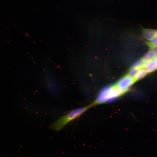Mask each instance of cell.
I'll use <instances>...</instances> for the list:
<instances>
[{
    "mask_svg": "<svg viewBox=\"0 0 157 157\" xmlns=\"http://www.w3.org/2000/svg\"><path fill=\"white\" fill-rule=\"evenodd\" d=\"M149 47L154 52L156 58H157V46H151Z\"/></svg>",
    "mask_w": 157,
    "mask_h": 157,
    "instance_id": "30bf717a",
    "label": "cell"
},
{
    "mask_svg": "<svg viewBox=\"0 0 157 157\" xmlns=\"http://www.w3.org/2000/svg\"><path fill=\"white\" fill-rule=\"evenodd\" d=\"M140 70L137 68H131L127 74L135 80V77Z\"/></svg>",
    "mask_w": 157,
    "mask_h": 157,
    "instance_id": "ba28073f",
    "label": "cell"
},
{
    "mask_svg": "<svg viewBox=\"0 0 157 157\" xmlns=\"http://www.w3.org/2000/svg\"><path fill=\"white\" fill-rule=\"evenodd\" d=\"M90 105L73 110L53 122L50 125V129L56 131H59L70 122L77 118L88 110Z\"/></svg>",
    "mask_w": 157,
    "mask_h": 157,
    "instance_id": "6da1fadb",
    "label": "cell"
},
{
    "mask_svg": "<svg viewBox=\"0 0 157 157\" xmlns=\"http://www.w3.org/2000/svg\"><path fill=\"white\" fill-rule=\"evenodd\" d=\"M142 32L144 37L149 41L157 35V30L143 28Z\"/></svg>",
    "mask_w": 157,
    "mask_h": 157,
    "instance_id": "3957f363",
    "label": "cell"
},
{
    "mask_svg": "<svg viewBox=\"0 0 157 157\" xmlns=\"http://www.w3.org/2000/svg\"><path fill=\"white\" fill-rule=\"evenodd\" d=\"M148 73L152 72L157 69V58L149 62L145 68Z\"/></svg>",
    "mask_w": 157,
    "mask_h": 157,
    "instance_id": "277c9868",
    "label": "cell"
},
{
    "mask_svg": "<svg viewBox=\"0 0 157 157\" xmlns=\"http://www.w3.org/2000/svg\"><path fill=\"white\" fill-rule=\"evenodd\" d=\"M150 41L147 43L148 46H157V35Z\"/></svg>",
    "mask_w": 157,
    "mask_h": 157,
    "instance_id": "9c48e42d",
    "label": "cell"
},
{
    "mask_svg": "<svg viewBox=\"0 0 157 157\" xmlns=\"http://www.w3.org/2000/svg\"><path fill=\"white\" fill-rule=\"evenodd\" d=\"M148 63L144 61L142 59L136 61L133 64L131 68L141 69L145 68Z\"/></svg>",
    "mask_w": 157,
    "mask_h": 157,
    "instance_id": "5b68a950",
    "label": "cell"
},
{
    "mask_svg": "<svg viewBox=\"0 0 157 157\" xmlns=\"http://www.w3.org/2000/svg\"><path fill=\"white\" fill-rule=\"evenodd\" d=\"M135 82L134 79L131 77L127 74L113 85L115 89L122 96L129 90Z\"/></svg>",
    "mask_w": 157,
    "mask_h": 157,
    "instance_id": "7a4b0ae2",
    "label": "cell"
},
{
    "mask_svg": "<svg viewBox=\"0 0 157 157\" xmlns=\"http://www.w3.org/2000/svg\"><path fill=\"white\" fill-rule=\"evenodd\" d=\"M156 58L154 52L151 50L145 54L142 59L145 62L149 63Z\"/></svg>",
    "mask_w": 157,
    "mask_h": 157,
    "instance_id": "8992f818",
    "label": "cell"
},
{
    "mask_svg": "<svg viewBox=\"0 0 157 157\" xmlns=\"http://www.w3.org/2000/svg\"><path fill=\"white\" fill-rule=\"evenodd\" d=\"M148 73L145 68L140 70L135 78V81L139 80L145 77Z\"/></svg>",
    "mask_w": 157,
    "mask_h": 157,
    "instance_id": "52a82bcc",
    "label": "cell"
}]
</instances>
